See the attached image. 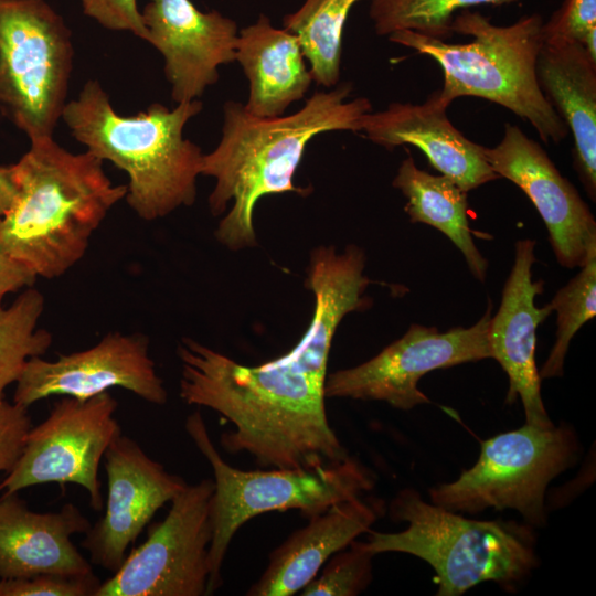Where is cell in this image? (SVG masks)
<instances>
[{
    "instance_id": "cell-4",
    "label": "cell",
    "mask_w": 596,
    "mask_h": 596,
    "mask_svg": "<svg viewBox=\"0 0 596 596\" xmlns=\"http://www.w3.org/2000/svg\"><path fill=\"white\" fill-rule=\"evenodd\" d=\"M202 107L200 99L173 108L153 103L123 116L102 84L89 79L66 103L62 120L88 152L127 174V204L141 220L155 221L195 201L204 153L183 130Z\"/></svg>"
},
{
    "instance_id": "cell-27",
    "label": "cell",
    "mask_w": 596,
    "mask_h": 596,
    "mask_svg": "<svg viewBox=\"0 0 596 596\" xmlns=\"http://www.w3.org/2000/svg\"><path fill=\"white\" fill-rule=\"evenodd\" d=\"M549 304L556 311V332L551 352L539 371L541 380L563 375L573 337L596 315V256L581 267V272Z\"/></svg>"
},
{
    "instance_id": "cell-6",
    "label": "cell",
    "mask_w": 596,
    "mask_h": 596,
    "mask_svg": "<svg viewBox=\"0 0 596 596\" xmlns=\"http://www.w3.org/2000/svg\"><path fill=\"white\" fill-rule=\"evenodd\" d=\"M393 521L407 522L401 532L370 530L363 546L374 555L406 553L435 571L438 596H459L494 582L508 592L539 566L534 528L514 520H473L426 502L413 488L400 490L389 504Z\"/></svg>"
},
{
    "instance_id": "cell-28",
    "label": "cell",
    "mask_w": 596,
    "mask_h": 596,
    "mask_svg": "<svg viewBox=\"0 0 596 596\" xmlns=\"http://www.w3.org/2000/svg\"><path fill=\"white\" fill-rule=\"evenodd\" d=\"M375 555L356 539L334 553L301 590L302 596H355L372 582Z\"/></svg>"
},
{
    "instance_id": "cell-29",
    "label": "cell",
    "mask_w": 596,
    "mask_h": 596,
    "mask_svg": "<svg viewBox=\"0 0 596 596\" xmlns=\"http://www.w3.org/2000/svg\"><path fill=\"white\" fill-rule=\"evenodd\" d=\"M100 583L94 574L71 576L43 573L0 578V596H94Z\"/></svg>"
},
{
    "instance_id": "cell-18",
    "label": "cell",
    "mask_w": 596,
    "mask_h": 596,
    "mask_svg": "<svg viewBox=\"0 0 596 596\" xmlns=\"http://www.w3.org/2000/svg\"><path fill=\"white\" fill-rule=\"evenodd\" d=\"M448 106L433 92L424 103L393 102L361 119V130L373 143L387 150L412 145L429 163L469 192L500 177L492 171L483 146L465 137L448 119Z\"/></svg>"
},
{
    "instance_id": "cell-32",
    "label": "cell",
    "mask_w": 596,
    "mask_h": 596,
    "mask_svg": "<svg viewBox=\"0 0 596 596\" xmlns=\"http://www.w3.org/2000/svg\"><path fill=\"white\" fill-rule=\"evenodd\" d=\"M32 427L28 407L7 401L0 402V471L14 466Z\"/></svg>"
},
{
    "instance_id": "cell-16",
    "label": "cell",
    "mask_w": 596,
    "mask_h": 596,
    "mask_svg": "<svg viewBox=\"0 0 596 596\" xmlns=\"http://www.w3.org/2000/svg\"><path fill=\"white\" fill-rule=\"evenodd\" d=\"M141 13L175 104L199 99L219 81V67L235 61L240 30L221 12L201 11L191 0H148Z\"/></svg>"
},
{
    "instance_id": "cell-34",
    "label": "cell",
    "mask_w": 596,
    "mask_h": 596,
    "mask_svg": "<svg viewBox=\"0 0 596 596\" xmlns=\"http://www.w3.org/2000/svg\"><path fill=\"white\" fill-rule=\"evenodd\" d=\"M19 192V184L13 164L0 166V219L13 206Z\"/></svg>"
},
{
    "instance_id": "cell-1",
    "label": "cell",
    "mask_w": 596,
    "mask_h": 596,
    "mask_svg": "<svg viewBox=\"0 0 596 596\" xmlns=\"http://www.w3.org/2000/svg\"><path fill=\"white\" fill-rule=\"evenodd\" d=\"M365 254L354 244L342 253L318 246L305 280L313 313L300 341L263 364L243 365L191 338H183L180 397L211 408L233 425L221 436L231 453H247L262 467L310 469L349 456L328 421L324 395L336 330L352 311L370 308L364 296Z\"/></svg>"
},
{
    "instance_id": "cell-9",
    "label": "cell",
    "mask_w": 596,
    "mask_h": 596,
    "mask_svg": "<svg viewBox=\"0 0 596 596\" xmlns=\"http://www.w3.org/2000/svg\"><path fill=\"white\" fill-rule=\"evenodd\" d=\"M73 60L71 30L46 0H0V110L30 141L53 137Z\"/></svg>"
},
{
    "instance_id": "cell-12",
    "label": "cell",
    "mask_w": 596,
    "mask_h": 596,
    "mask_svg": "<svg viewBox=\"0 0 596 596\" xmlns=\"http://www.w3.org/2000/svg\"><path fill=\"white\" fill-rule=\"evenodd\" d=\"M485 315L471 327L440 332L436 327L413 323L397 340L372 359L326 379V397L383 401L407 411L430 400L418 389L428 372L491 359L488 341L491 318Z\"/></svg>"
},
{
    "instance_id": "cell-13",
    "label": "cell",
    "mask_w": 596,
    "mask_h": 596,
    "mask_svg": "<svg viewBox=\"0 0 596 596\" xmlns=\"http://www.w3.org/2000/svg\"><path fill=\"white\" fill-rule=\"evenodd\" d=\"M13 402L29 407L51 396L89 398L114 387L156 405L168 392L140 333L109 332L89 349L61 354L53 361L33 356L15 382Z\"/></svg>"
},
{
    "instance_id": "cell-25",
    "label": "cell",
    "mask_w": 596,
    "mask_h": 596,
    "mask_svg": "<svg viewBox=\"0 0 596 596\" xmlns=\"http://www.w3.org/2000/svg\"><path fill=\"white\" fill-rule=\"evenodd\" d=\"M44 309L43 295L26 288L9 307L0 308V402L6 389L15 383L29 359L42 356L52 336L38 328Z\"/></svg>"
},
{
    "instance_id": "cell-8",
    "label": "cell",
    "mask_w": 596,
    "mask_h": 596,
    "mask_svg": "<svg viewBox=\"0 0 596 596\" xmlns=\"http://www.w3.org/2000/svg\"><path fill=\"white\" fill-rule=\"evenodd\" d=\"M581 446L568 424H526L481 441L476 464L453 482L428 490L432 503L458 513L513 509L533 528L546 523L550 482L574 466Z\"/></svg>"
},
{
    "instance_id": "cell-26",
    "label": "cell",
    "mask_w": 596,
    "mask_h": 596,
    "mask_svg": "<svg viewBox=\"0 0 596 596\" xmlns=\"http://www.w3.org/2000/svg\"><path fill=\"white\" fill-rule=\"evenodd\" d=\"M369 14L377 35L409 30L447 40L455 15L477 6H503L520 0H370Z\"/></svg>"
},
{
    "instance_id": "cell-30",
    "label": "cell",
    "mask_w": 596,
    "mask_h": 596,
    "mask_svg": "<svg viewBox=\"0 0 596 596\" xmlns=\"http://www.w3.org/2000/svg\"><path fill=\"white\" fill-rule=\"evenodd\" d=\"M596 30V0H564L542 25L546 44L581 43Z\"/></svg>"
},
{
    "instance_id": "cell-33",
    "label": "cell",
    "mask_w": 596,
    "mask_h": 596,
    "mask_svg": "<svg viewBox=\"0 0 596 596\" xmlns=\"http://www.w3.org/2000/svg\"><path fill=\"white\" fill-rule=\"evenodd\" d=\"M36 277L28 265L0 251V308L4 296L32 287Z\"/></svg>"
},
{
    "instance_id": "cell-14",
    "label": "cell",
    "mask_w": 596,
    "mask_h": 596,
    "mask_svg": "<svg viewBox=\"0 0 596 596\" xmlns=\"http://www.w3.org/2000/svg\"><path fill=\"white\" fill-rule=\"evenodd\" d=\"M483 153L492 171L533 203L561 266L581 268L596 256V221L589 206L535 140L505 124L500 142L483 147Z\"/></svg>"
},
{
    "instance_id": "cell-23",
    "label": "cell",
    "mask_w": 596,
    "mask_h": 596,
    "mask_svg": "<svg viewBox=\"0 0 596 596\" xmlns=\"http://www.w3.org/2000/svg\"><path fill=\"white\" fill-rule=\"evenodd\" d=\"M392 184L404 195L411 222L430 225L446 235L464 255L473 277L483 283L488 260L472 238L467 192L444 174L419 169L412 156L401 162Z\"/></svg>"
},
{
    "instance_id": "cell-2",
    "label": "cell",
    "mask_w": 596,
    "mask_h": 596,
    "mask_svg": "<svg viewBox=\"0 0 596 596\" xmlns=\"http://www.w3.org/2000/svg\"><path fill=\"white\" fill-rule=\"evenodd\" d=\"M352 91V83L344 82L316 92L298 111L276 118L256 117L241 102L224 103L221 140L203 155L201 166V175L215 180L210 212L222 215L232 202L214 233L222 245L232 251L257 245L253 216L260 198L310 193L294 184L308 143L328 131H360L362 117L372 111L366 97L348 100Z\"/></svg>"
},
{
    "instance_id": "cell-21",
    "label": "cell",
    "mask_w": 596,
    "mask_h": 596,
    "mask_svg": "<svg viewBox=\"0 0 596 596\" xmlns=\"http://www.w3.org/2000/svg\"><path fill=\"white\" fill-rule=\"evenodd\" d=\"M539 86L571 130L574 168L596 199V60L581 43H543L536 58Z\"/></svg>"
},
{
    "instance_id": "cell-24",
    "label": "cell",
    "mask_w": 596,
    "mask_h": 596,
    "mask_svg": "<svg viewBox=\"0 0 596 596\" xmlns=\"http://www.w3.org/2000/svg\"><path fill=\"white\" fill-rule=\"evenodd\" d=\"M359 1L306 0L284 17V29L298 38L316 84L327 88L338 85L344 24Z\"/></svg>"
},
{
    "instance_id": "cell-17",
    "label": "cell",
    "mask_w": 596,
    "mask_h": 596,
    "mask_svg": "<svg viewBox=\"0 0 596 596\" xmlns=\"http://www.w3.org/2000/svg\"><path fill=\"white\" fill-rule=\"evenodd\" d=\"M535 242L515 243L514 262L504 283L498 311L490 318L488 341L491 359L498 361L509 377L505 403L521 400L525 423L541 428L552 423L541 395V379L535 364L536 329L552 312L550 304L538 307L535 296L543 281H533Z\"/></svg>"
},
{
    "instance_id": "cell-20",
    "label": "cell",
    "mask_w": 596,
    "mask_h": 596,
    "mask_svg": "<svg viewBox=\"0 0 596 596\" xmlns=\"http://www.w3.org/2000/svg\"><path fill=\"white\" fill-rule=\"evenodd\" d=\"M383 500L356 497L309 518L269 555V563L252 585L249 596H291L300 592L337 552L345 549L385 513Z\"/></svg>"
},
{
    "instance_id": "cell-3",
    "label": "cell",
    "mask_w": 596,
    "mask_h": 596,
    "mask_svg": "<svg viewBox=\"0 0 596 596\" xmlns=\"http://www.w3.org/2000/svg\"><path fill=\"white\" fill-rule=\"evenodd\" d=\"M13 167L19 192L0 219V251L36 276L60 277L82 259L127 188L111 182L100 159L71 152L53 137L30 141Z\"/></svg>"
},
{
    "instance_id": "cell-31",
    "label": "cell",
    "mask_w": 596,
    "mask_h": 596,
    "mask_svg": "<svg viewBox=\"0 0 596 596\" xmlns=\"http://www.w3.org/2000/svg\"><path fill=\"white\" fill-rule=\"evenodd\" d=\"M83 13L110 31L130 32L147 42L138 0H79Z\"/></svg>"
},
{
    "instance_id": "cell-19",
    "label": "cell",
    "mask_w": 596,
    "mask_h": 596,
    "mask_svg": "<svg viewBox=\"0 0 596 596\" xmlns=\"http://www.w3.org/2000/svg\"><path fill=\"white\" fill-rule=\"evenodd\" d=\"M88 519L73 503L58 511L35 512L17 493L0 498V578L53 573L94 574L89 562L72 542L91 529Z\"/></svg>"
},
{
    "instance_id": "cell-15",
    "label": "cell",
    "mask_w": 596,
    "mask_h": 596,
    "mask_svg": "<svg viewBox=\"0 0 596 596\" xmlns=\"http://www.w3.org/2000/svg\"><path fill=\"white\" fill-rule=\"evenodd\" d=\"M107 499L104 515L85 533L91 562L111 574L156 512L188 485L150 458L132 438L118 435L104 455Z\"/></svg>"
},
{
    "instance_id": "cell-7",
    "label": "cell",
    "mask_w": 596,
    "mask_h": 596,
    "mask_svg": "<svg viewBox=\"0 0 596 596\" xmlns=\"http://www.w3.org/2000/svg\"><path fill=\"white\" fill-rule=\"evenodd\" d=\"M184 427L214 475L207 595L221 586V568L230 543L252 518L296 509L309 519L336 503L363 496L376 483L375 472L350 455L310 469L244 471L221 457L200 412L190 414Z\"/></svg>"
},
{
    "instance_id": "cell-5",
    "label": "cell",
    "mask_w": 596,
    "mask_h": 596,
    "mask_svg": "<svg viewBox=\"0 0 596 596\" xmlns=\"http://www.w3.org/2000/svg\"><path fill=\"white\" fill-rule=\"evenodd\" d=\"M542 25L538 13L500 26L467 9L457 13L451 24L453 33L472 38L467 43H449L409 30L396 31L387 39L437 62L444 75L437 92L448 107L464 96L485 98L531 124L544 143H560L568 129L536 78Z\"/></svg>"
},
{
    "instance_id": "cell-10",
    "label": "cell",
    "mask_w": 596,
    "mask_h": 596,
    "mask_svg": "<svg viewBox=\"0 0 596 596\" xmlns=\"http://www.w3.org/2000/svg\"><path fill=\"white\" fill-rule=\"evenodd\" d=\"M213 492L211 479L187 485L171 500L166 518L148 526L146 541L94 596L207 595Z\"/></svg>"
},
{
    "instance_id": "cell-22",
    "label": "cell",
    "mask_w": 596,
    "mask_h": 596,
    "mask_svg": "<svg viewBox=\"0 0 596 596\" xmlns=\"http://www.w3.org/2000/svg\"><path fill=\"white\" fill-rule=\"evenodd\" d=\"M235 61L248 79L246 110L260 118L285 115L313 82L298 38L265 14L238 31Z\"/></svg>"
},
{
    "instance_id": "cell-11",
    "label": "cell",
    "mask_w": 596,
    "mask_h": 596,
    "mask_svg": "<svg viewBox=\"0 0 596 596\" xmlns=\"http://www.w3.org/2000/svg\"><path fill=\"white\" fill-rule=\"evenodd\" d=\"M117 407L109 392L85 400L62 396L49 416L30 428L21 455L0 482L2 496L49 482L75 483L86 490L91 507L100 511L98 468L121 434Z\"/></svg>"
}]
</instances>
